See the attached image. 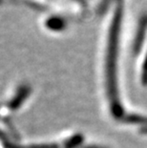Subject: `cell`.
I'll return each mask as SVG.
<instances>
[{"label": "cell", "instance_id": "obj_1", "mask_svg": "<svg viewBox=\"0 0 147 148\" xmlns=\"http://www.w3.org/2000/svg\"><path fill=\"white\" fill-rule=\"evenodd\" d=\"M122 121L130 124H139L142 126L147 125V116L136 115V114H127L124 115L122 118Z\"/></svg>", "mask_w": 147, "mask_h": 148}, {"label": "cell", "instance_id": "obj_2", "mask_svg": "<svg viewBox=\"0 0 147 148\" xmlns=\"http://www.w3.org/2000/svg\"><path fill=\"white\" fill-rule=\"evenodd\" d=\"M139 132L142 134H143V135H147V125H146V126H142V128H140Z\"/></svg>", "mask_w": 147, "mask_h": 148}, {"label": "cell", "instance_id": "obj_3", "mask_svg": "<svg viewBox=\"0 0 147 148\" xmlns=\"http://www.w3.org/2000/svg\"><path fill=\"white\" fill-rule=\"evenodd\" d=\"M86 148H103V147H99V146H88Z\"/></svg>", "mask_w": 147, "mask_h": 148}]
</instances>
